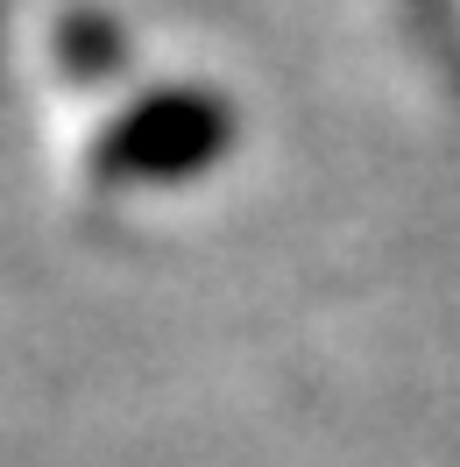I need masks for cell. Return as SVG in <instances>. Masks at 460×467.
I'll return each instance as SVG.
<instances>
[{"label": "cell", "instance_id": "2", "mask_svg": "<svg viewBox=\"0 0 460 467\" xmlns=\"http://www.w3.org/2000/svg\"><path fill=\"white\" fill-rule=\"evenodd\" d=\"M120 29L107 22V15H71L58 29V57L71 64V78H114L120 71Z\"/></svg>", "mask_w": 460, "mask_h": 467}, {"label": "cell", "instance_id": "1", "mask_svg": "<svg viewBox=\"0 0 460 467\" xmlns=\"http://www.w3.org/2000/svg\"><path fill=\"white\" fill-rule=\"evenodd\" d=\"M234 142V107L205 86H163L135 99L128 114L92 142L99 184H184L220 163Z\"/></svg>", "mask_w": 460, "mask_h": 467}]
</instances>
